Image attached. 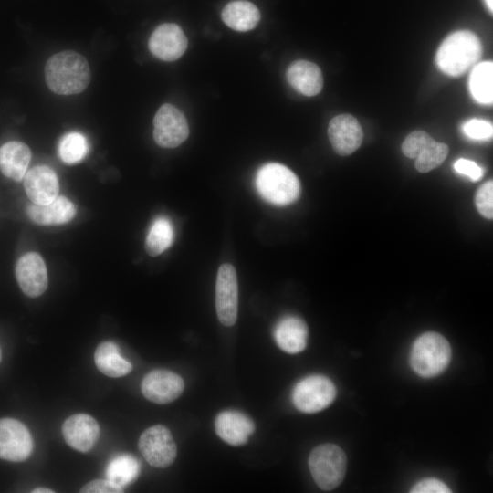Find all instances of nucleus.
<instances>
[{"label":"nucleus","mask_w":493,"mask_h":493,"mask_svg":"<svg viewBox=\"0 0 493 493\" xmlns=\"http://www.w3.org/2000/svg\"><path fill=\"white\" fill-rule=\"evenodd\" d=\"M151 53L163 61H174L181 58L187 48V38L182 28L173 23L157 26L149 42Z\"/></svg>","instance_id":"obj_13"},{"label":"nucleus","mask_w":493,"mask_h":493,"mask_svg":"<svg viewBox=\"0 0 493 493\" xmlns=\"http://www.w3.org/2000/svg\"><path fill=\"white\" fill-rule=\"evenodd\" d=\"M173 227L170 220L160 216L151 226L145 239V250L151 257H157L165 251L173 241Z\"/></svg>","instance_id":"obj_25"},{"label":"nucleus","mask_w":493,"mask_h":493,"mask_svg":"<svg viewBox=\"0 0 493 493\" xmlns=\"http://www.w3.org/2000/svg\"><path fill=\"white\" fill-rule=\"evenodd\" d=\"M274 338L282 351L291 354L300 352L307 346L308 326L299 317L285 316L277 323Z\"/></svg>","instance_id":"obj_19"},{"label":"nucleus","mask_w":493,"mask_h":493,"mask_svg":"<svg viewBox=\"0 0 493 493\" xmlns=\"http://www.w3.org/2000/svg\"><path fill=\"white\" fill-rule=\"evenodd\" d=\"M77 209L65 196H57L46 205L31 204L26 207V215L34 223L40 226H58L71 221Z\"/></svg>","instance_id":"obj_18"},{"label":"nucleus","mask_w":493,"mask_h":493,"mask_svg":"<svg viewBox=\"0 0 493 493\" xmlns=\"http://www.w3.org/2000/svg\"><path fill=\"white\" fill-rule=\"evenodd\" d=\"M67 444L77 451L86 453L93 448L100 435L98 422L86 414L68 417L62 425Z\"/></svg>","instance_id":"obj_15"},{"label":"nucleus","mask_w":493,"mask_h":493,"mask_svg":"<svg viewBox=\"0 0 493 493\" xmlns=\"http://www.w3.org/2000/svg\"><path fill=\"white\" fill-rule=\"evenodd\" d=\"M336 397V387L330 379L315 374L300 380L292 392L295 407L306 414L320 412L328 407Z\"/></svg>","instance_id":"obj_6"},{"label":"nucleus","mask_w":493,"mask_h":493,"mask_svg":"<svg viewBox=\"0 0 493 493\" xmlns=\"http://www.w3.org/2000/svg\"><path fill=\"white\" fill-rule=\"evenodd\" d=\"M215 307L220 322L225 326H233L237 319L238 284L236 272L233 265L223 264L219 267L215 285Z\"/></svg>","instance_id":"obj_9"},{"label":"nucleus","mask_w":493,"mask_h":493,"mask_svg":"<svg viewBox=\"0 0 493 493\" xmlns=\"http://www.w3.org/2000/svg\"><path fill=\"white\" fill-rule=\"evenodd\" d=\"M144 459L154 467H167L176 457L177 447L167 427L155 425L144 430L138 442Z\"/></svg>","instance_id":"obj_7"},{"label":"nucleus","mask_w":493,"mask_h":493,"mask_svg":"<svg viewBox=\"0 0 493 493\" xmlns=\"http://www.w3.org/2000/svg\"><path fill=\"white\" fill-rule=\"evenodd\" d=\"M433 138L424 131H414L411 132L402 143L403 153L412 159H415L419 151L427 144Z\"/></svg>","instance_id":"obj_30"},{"label":"nucleus","mask_w":493,"mask_h":493,"mask_svg":"<svg viewBox=\"0 0 493 493\" xmlns=\"http://www.w3.org/2000/svg\"><path fill=\"white\" fill-rule=\"evenodd\" d=\"M2 361V351H1V348H0V362Z\"/></svg>","instance_id":"obj_37"},{"label":"nucleus","mask_w":493,"mask_h":493,"mask_svg":"<svg viewBox=\"0 0 493 493\" xmlns=\"http://www.w3.org/2000/svg\"><path fill=\"white\" fill-rule=\"evenodd\" d=\"M462 129L467 137L474 140H488L493 134L492 124L484 120L472 119L466 121Z\"/></svg>","instance_id":"obj_31"},{"label":"nucleus","mask_w":493,"mask_h":493,"mask_svg":"<svg viewBox=\"0 0 493 493\" xmlns=\"http://www.w3.org/2000/svg\"><path fill=\"white\" fill-rule=\"evenodd\" d=\"M84 493H121L123 488L109 479H95L81 488Z\"/></svg>","instance_id":"obj_33"},{"label":"nucleus","mask_w":493,"mask_h":493,"mask_svg":"<svg viewBox=\"0 0 493 493\" xmlns=\"http://www.w3.org/2000/svg\"><path fill=\"white\" fill-rule=\"evenodd\" d=\"M286 78L295 90L305 96H315L323 87L320 68L308 60L293 62L287 70Z\"/></svg>","instance_id":"obj_20"},{"label":"nucleus","mask_w":493,"mask_h":493,"mask_svg":"<svg viewBox=\"0 0 493 493\" xmlns=\"http://www.w3.org/2000/svg\"><path fill=\"white\" fill-rule=\"evenodd\" d=\"M87 138L80 132L70 131L65 134L58 143V155L67 164L81 162L89 152Z\"/></svg>","instance_id":"obj_27"},{"label":"nucleus","mask_w":493,"mask_h":493,"mask_svg":"<svg viewBox=\"0 0 493 493\" xmlns=\"http://www.w3.org/2000/svg\"><path fill=\"white\" fill-rule=\"evenodd\" d=\"M255 184L265 201L278 206L294 203L300 194L298 176L286 165L278 163L262 165L257 172Z\"/></svg>","instance_id":"obj_3"},{"label":"nucleus","mask_w":493,"mask_h":493,"mask_svg":"<svg viewBox=\"0 0 493 493\" xmlns=\"http://www.w3.org/2000/svg\"><path fill=\"white\" fill-rule=\"evenodd\" d=\"M469 90L475 100L481 104L493 101V63L484 61L477 64L469 77Z\"/></svg>","instance_id":"obj_24"},{"label":"nucleus","mask_w":493,"mask_h":493,"mask_svg":"<svg viewBox=\"0 0 493 493\" xmlns=\"http://www.w3.org/2000/svg\"><path fill=\"white\" fill-rule=\"evenodd\" d=\"M140 473V464L131 455H120L111 459L106 468V478L122 488L133 482Z\"/></svg>","instance_id":"obj_26"},{"label":"nucleus","mask_w":493,"mask_h":493,"mask_svg":"<svg viewBox=\"0 0 493 493\" xmlns=\"http://www.w3.org/2000/svg\"><path fill=\"white\" fill-rule=\"evenodd\" d=\"M45 79L48 89L56 94L80 93L90 81L89 63L78 52L72 50L58 52L47 61Z\"/></svg>","instance_id":"obj_1"},{"label":"nucleus","mask_w":493,"mask_h":493,"mask_svg":"<svg viewBox=\"0 0 493 493\" xmlns=\"http://www.w3.org/2000/svg\"><path fill=\"white\" fill-rule=\"evenodd\" d=\"M142 393L156 404H168L183 393L184 383L181 376L168 370L157 369L148 372L142 381Z\"/></svg>","instance_id":"obj_12"},{"label":"nucleus","mask_w":493,"mask_h":493,"mask_svg":"<svg viewBox=\"0 0 493 493\" xmlns=\"http://www.w3.org/2000/svg\"><path fill=\"white\" fill-rule=\"evenodd\" d=\"M33 493H54V490L46 488H37L32 490Z\"/></svg>","instance_id":"obj_35"},{"label":"nucleus","mask_w":493,"mask_h":493,"mask_svg":"<svg viewBox=\"0 0 493 493\" xmlns=\"http://www.w3.org/2000/svg\"><path fill=\"white\" fill-rule=\"evenodd\" d=\"M412 493H448V486L442 480L427 477L417 482L411 489Z\"/></svg>","instance_id":"obj_32"},{"label":"nucleus","mask_w":493,"mask_h":493,"mask_svg":"<svg viewBox=\"0 0 493 493\" xmlns=\"http://www.w3.org/2000/svg\"><path fill=\"white\" fill-rule=\"evenodd\" d=\"M94 362L100 372L112 378L122 377L132 370L131 363L121 356L119 347L112 341H104L98 345Z\"/></svg>","instance_id":"obj_23"},{"label":"nucleus","mask_w":493,"mask_h":493,"mask_svg":"<svg viewBox=\"0 0 493 493\" xmlns=\"http://www.w3.org/2000/svg\"><path fill=\"white\" fill-rule=\"evenodd\" d=\"M481 55L482 44L477 35L468 30L456 31L441 43L436 64L445 74L457 77L476 65Z\"/></svg>","instance_id":"obj_2"},{"label":"nucleus","mask_w":493,"mask_h":493,"mask_svg":"<svg viewBox=\"0 0 493 493\" xmlns=\"http://www.w3.org/2000/svg\"><path fill=\"white\" fill-rule=\"evenodd\" d=\"M451 356L447 340L437 332L428 331L414 341L410 351V364L421 377L432 378L447 368Z\"/></svg>","instance_id":"obj_4"},{"label":"nucleus","mask_w":493,"mask_h":493,"mask_svg":"<svg viewBox=\"0 0 493 493\" xmlns=\"http://www.w3.org/2000/svg\"><path fill=\"white\" fill-rule=\"evenodd\" d=\"M189 135L186 118L176 107L165 103L153 118V139L163 148H175Z\"/></svg>","instance_id":"obj_8"},{"label":"nucleus","mask_w":493,"mask_h":493,"mask_svg":"<svg viewBox=\"0 0 493 493\" xmlns=\"http://www.w3.org/2000/svg\"><path fill=\"white\" fill-rule=\"evenodd\" d=\"M328 136L335 152L346 156L353 153L361 146L363 132L355 117L341 114L330 120Z\"/></svg>","instance_id":"obj_14"},{"label":"nucleus","mask_w":493,"mask_h":493,"mask_svg":"<svg viewBox=\"0 0 493 493\" xmlns=\"http://www.w3.org/2000/svg\"><path fill=\"white\" fill-rule=\"evenodd\" d=\"M347 457L344 451L334 444H322L316 446L309 456L311 476L323 490L337 488L344 478Z\"/></svg>","instance_id":"obj_5"},{"label":"nucleus","mask_w":493,"mask_h":493,"mask_svg":"<svg viewBox=\"0 0 493 493\" xmlns=\"http://www.w3.org/2000/svg\"><path fill=\"white\" fill-rule=\"evenodd\" d=\"M449 149L446 143L434 139L425 144L415 157V168L420 173H427L439 166L446 158Z\"/></svg>","instance_id":"obj_28"},{"label":"nucleus","mask_w":493,"mask_h":493,"mask_svg":"<svg viewBox=\"0 0 493 493\" xmlns=\"http://www.w3.org/2000/svg\"><path fill=\"white\" fill-rule=\"evenodd\" d=\"M488 8L492 12L493 10V0H485Z\"/></svg>","instance_id":"obj_36"},{"label":"nucleus","mask_w":493,"mask_h":493,"mask_svg":"<svg viewBox=\"0 0 493 493\" xmlns=\"http://www.w3.org/2000/svg\"><path fill=\"white\" fill-rule=\"evenodd\" d=\"M24 186L33 204L46 205L53 201L59 192L56 173L47 165H37L26 173Z\"/></svg>","instance_id":"obj_16"},{"label":"nucleus","mask_w":493,"mask_h":493,"mask_svg":"<svg viewBox=\"0 0 493 493\" xmlns=\"http://www.w3.org/2000/svg\"><path fill=\"white\" fill-rule=\"evenodd\" d=\"M222 19L230 28L246 32L257 26L260 20L258 8L246 0H234L229 2L222 11Z\"/></svg>","instance_id":"obj_22"},{"label":"nucleus","mask_w":493,"mask_h":493,"mask_svg":"<svg viewBox=\"0 0 493 493\" xmlns=\"http://www.w3.org/2000/svg\"><path fill=\"white\" fill-rule=\"evenodd\" d=\"M476 206L484 217L492 219L493 217V182L488 181L477 191L475 197Z\"/></svg>","instance_id":"obj_29"},{"label":"nucleus","mask_w":493,"mask_h":493,"mask_svg":"<svg viewBox=\"0 0 493 493\" xmlns=\"http://www.w3.org/2000/svg\"><path fill=\"white\" fill-rule=\"evenodd\" d=\"M454 169L473 181H477L483 176L482 168L471 160L464 158L456 160L454 163Z\"/></svg>","instance_id":"obj_34"},{"label":"nucleus","mask_w":493,"mask_h":493,"mask_svg":"<svg viewBox=\"0 0 493 493\" xmlns=\"http://www.w3.org/2000/svg\"><path fill=\"white\" fill-rule=\"evenodd\" d=\"M15 273L21 290L30 298L42 295L47 288V267L42 257L36 252L21 256L16 261Z\"/></svg>","instance_id":"obj_11"},{"label":"nucleus","mask_w":493,"mask_h":493,"mask_svg":"<svg viewBox=\"0 0 493 493\" xmlns=\"http://www.w3.org/2000/svg\"><path fill=\"white\" fill-rule=\"evenodd\" d=\"M30 159L31 151L24 142L12 141L0 147V171L16 182L24 179Z\"/></svg>","instance_id":"obj_21"},{"label":"nucleus","mask_w":493,"mask_h":493,"mask_svg":"<svg viewBox=\"0 0 493 493\" xmlns=\"http://www.w3.org/2000/svg\"><path fill=\"white\" fill-rule=\"evenodd\" d=\"M215 432L231 446H241L247 442L255 431L254 422L238 411H224L215 418Z\"/></svg>","instance_id":"obj_17"},{"label":"nucleus","mask_w":493,"mask_h":493,"mask_svg":"<svg viewBox=\"0 0 493 493\" xmlns=\"http://www.w3.org/2000/svg\"><path fill=\"white\" fill-rule=\"evenodd\" d=\"M33 439L24 424L14 418L0 419V458L12 462L27 459Z\"/></svg>","instance_id":"obj_10"}]
</instances>
